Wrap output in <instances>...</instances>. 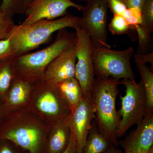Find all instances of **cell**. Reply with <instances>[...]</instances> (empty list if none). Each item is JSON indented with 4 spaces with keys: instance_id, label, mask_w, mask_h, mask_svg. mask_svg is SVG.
Listing matches in <instances>:
<instances>
[{
    "instance_id": "cell-1",
    "label": "cell",
    "mask_w": 153,
    "mask_h": 153,
    "mask_svg": "<svg viewBox=\"0 0 153 153\" xmlns=\"http://www.w3.org/2000/svg\"><path fill=\"white\" fill-rule=\"evenodd\" d=\"M49 127L26 108L6 115L0 123V139L9 140L30 153H46Z\"/></svg>"
},
{
    "instance_id": "cell-2",
    "label": "cell",
    "mask_w": 153,
    "mask_h": 153,
    "mask_svg": "<svg viewBox=\"0 0 153 153\" xmlns=\"http://www.w3.org/2000/svg\"><path fill=\"white\" fill-rule=\"evenodd\" d=\"M76 33L66 29L58 31L51 45L37 52L14 57L12 65L15 77L31 83L43 81L46 69L51 62L76 44Z\"/></svg>"
},
{
    "instance_id": "cell-3",
    "label": "cell",
    "mask_w": 153,
    "mask_h": 153,
    "mask_svg": "<svg viewBox=\"0 0 153 153\" xmlns=\"http://www.w3.org/2000/svg\"><path fill=\"white\" fill-rule=\"evenodd\" d=\"M79 17L67 14L55 20H41L28 25H14L8 38L14 57L29 53L47 43L56 31L70 27L78 29Z\"/></svg>"
},
{
    "instance_id": "cell-4",
    "label": "cell",
    "mask_w": 153,
    "mask_h": 153,
    "mask_svg": "<svg viewBox=\"0 0 153 153\" xmlns=\"http://www.w3.org/2000/svg\"><path fill=\"white\" fill-rule=\"evenodd\" d=\"M120 84V80L96 77L91 94L96 123L109 141L117 147L119 145L116 132L120 117L116 108V100Z\"/></svg>"
},
{
    "instance_id": "cell-5",
    "label": "cell",
    "mask_w": 153,
    "mask_h": 153,
    "mask_svg": "<svg viewBox=\"0 0 153 153\" xmlns=\"http://www.w3.org/2000/svg\"><path fill=\"white\" fill-rule=\"evenodd\" d=\"M27 108L49 127L67 119L71 114L70 108L57 86L44 80L33 85Z\"/></svg>"
},
{
    "instance_id": "cell-6",
    "label": "cell",
    "mask_w": 153,
    "mask_h": 153,
    "mask_svg": "<svg viewBox=\"0 0 153 153\" xmlns=\"http://www.w3.org/2000/svg\"><path fill=\"white\" fill-rule=\"evenodd\" d=\"M91 45L92 60L97 78L135 80L136 76L131 63L133 55V47H130L119 51L96 44L92 41Z\"/></svg>"
},
{
    "instance_id": "cell-7",
    "label": "cell",
    "mask_w": 153,
    "mask_h": 153,
    "mask_svg": "<svg viewBox=\"0 0 153 153\" xmlns=\"http://www.w3.org/2000/svg\"><path fill=\"white\" fill-rule=\"evenodd\" d=\"M121 84L126 87V94L120 96L121 106L119 111L120 120L116 132L117 139L122 137L133 126L140 123L147 111L146 97L142 81L137 83L135 80L123 79Z\"/></svg>"
},
{
    "instance_id": "cell-8",
    "label": "cell",
    "mask_w": 153,
    "mask_h": 153,
    "mask_svg": "<svg viewBox=\"0 0 153 153\" xmlns=\"http://www.w3.org/2000/svg\"><path fill=\"white\" fill-rule=\"evenodd\" d=\"M79 18L78 29L87 34L94 43L111 48L107 43L108 6L107 0H87Z\"/></svg>"
},
{
    "instance_id": "cell-9",
    "label": "cell",
    "mask_w": 153,
    "mask_h": 153,
    "mask_svg": "<svg viewBox=\"0 0 153 153\" xmlns=\"http://www.w3.org/2000/svg\"><path fill=\"white\" fill-rule=\"evenodd\" d=\"M76 41L75 55L76 58L75 77L79 82L83 97L91 96L95 74L92 58L91 38L82 30H75Z\"/></svg>"
},
{
    "instance_id": "cell-10",
    "label": "cell",
    "mask_w": 153,
    "mask_h": 153,
    "mask_svg": "<svg viewBox=\"0 0 153 153\" xmlns=\"http://www.w3.org/2000/svg\"><path fill=\"white\" fill-rule=\"evenodd\" d=\"M84 6L71 0H35L25 10L26 18L22 25H31L41 20H55L67 15L70 7L82 11Z\"/></svg>"
},
{
    "instance_id": "cell-11",
    "label": "cell",
    "mask_w": 153,
    "mask_h": 153,
    "mask_svg": "<svg viewBox=\"0 0 153 153\" xmlns=\"http://www.w3.org/2000/svg\"><path fill=\"white\" fill-rule=\"evenodd\" d=\"M94 118V107L91 95L83 97L79 105L68 119L71 132L76 140L77 153H82Z\"/></svg>"
},
{
    "instance_id": "cell-12",
    "label": "cell",
    "mask_w": 153,
    "mask_h": 153,
    "mask_svg": "<svg viewBox=\"0 0 153 153\" xmlns=\"http://www.w3.org/2000/svg\"><path fill=\"white\" fill-rule=\"evenodd\" d=\"M119 145L125 152L149 153L153 150V112L147 113L136 128L119 141Z\"/></svg>"
},
{
    "instance_id": "cell-13",
    "label": "cell",
    "mask_w": 153,
    "mask_h": 153,
    "mask_svg": "<svg viewBox=\"0 0 153 153\" xmlns=\"http://www.w3.org/2000/svg\"><path fill=\"white\" fill-rule=\"evenodd\" d=\"M75 44L53 60L46 69L44 80L56 86L59 82L75 77Z\"/></svg>"
},
{
    "instance_id": "cell-14",
    "label": "cell",
    "mask_w": 153,
    "mask_h": 153,
    "mask_svg": "<svg viewBox=\"0 0 153 153\" xmlns=\"http://www.w3.org/2000/svg\"><path fill=\"white\" fill-rule=\"evenodd\" d=\"M33 84L15 77L3 105L6 115L27 108Z\"/></svg>"
},
{
    "instance_id": "cell-15",
    "label": "cell",
    "mask_w": 153,
    "mask_h": 153,
    "mask_svg": "<svg viewBox=\"0 0 153 153\" xmlns=\"http://www.w3.org/2000/svg\"><path fill=\"white\" fill-rule=\"evenodd\" d=\"M68 119L58 122L49 127L46 153H61L67 148L71 136Z\"/></svg>"
},
{
    "instance_id": "cell-16",
    "label": "cell",
    "mask_w": 153,
    "mask_h": 153,
    "mask_svg": "<svg viewBox=\"0 0 153 153\" xmlns=\"http://www.w3.org/2000/svg\"><path fill=\"white\" fill-rule=\"evenodd\" d=\"M56 86L70 108L71 113L83 98L82 90L79 82L75 77H72L59 82Z\"/></svg>"
},
{
    "instance_id": "cell-17",
    "label": "cell",
    "mask_w": 153,
    "mask_h": 153,
    "mask_svg": "<svg viewBox=\"0 0 153 153\" xmlns=\"http://www.w3.org/2000/svg\"><path fill=\"white\" fill-rule=\"evenodd\" d=\"M112 145L100 131L94 119L82 153H101Z\"/></svg>"
},
{
    "instance_id": "cell-18",
    "label": "cell",
    "mask_w": 153,
    "mask_h": 153,
    "mask_svg": "<svg viewBox=\"0 0 153 153\" xmlns=\"http://www.w3.org/2000/svg\"><path fill=\"white\" fill-rule=\"evenodd\" d=\"M14 57L0 60V100L2 102L15 78L12 65Z\"/></svg>"
},
{
    "instance_id": "cell-19",
    "label": "cell",
    "mask_w": 153,
    "mask_h": 153,
    "mask_svg": "<svg viewBox=\"0 0 153 153\" xmlns=\"http://www.w3.org/2000/svg\"><path fill=\"white\" fill-rule=\"evenodd\" d=\"M134 59L137 68L139 72L146 97L147 113L153 112V73L146 64Z\"/></svg>"
},
{
    "instance_id": "cell-20",
    "label": "cell",
    "mask_w": 153,
    "mask_h": 153,
    "mask_svg": "<svg viewBox=\"0 0 153 153\" xmlns=\"http://www.w3.org/2000/svg\"><path fill=\"white\" fill-rule=\"evenodd\" d=\"M134 30L137 33L138 45L136 50V54L146 55L153 52L152 39L151 34L147 32L140 25H136Z\"/></svg>"
},
{
    "instance_id": "cell-21",
    "label": "cell",
    "mask_w": 153,
    "mask_h": 153,
    "mask_svg": "<svg viewBox=\"0 0 153 153\" xmlns=\"http://www.w3.org/2000/svg\"><path fill=\"white\" fill-rule=\"evenodd\" d=\"M0 11L7 16L13 18L17 14L25 12L23 0H2L0 5Z\"/></svg>"
},
{
    "instance_id": "cell-22",
    "label": "cell",
    "mask_w": 153,
    "mask_h": 153,
    "mask_svg": "<svg viewBox=\"0 0 153 153\" xmlns=\"http://www.w3.org/2000/svg\"><path fill=\"white\" fill-rule=\"evenodd\" d=\"M141 26L150 34L153 31V0H143L141 9Z\"/></svg>"
},
{
    "instance_id": "cell-23",
    "label": "cell",
    "mask_w": 153,
    "mask_h": 153,
    "mask_svg": "<svg viewBox=\"0 0 153 153\" xmlns=\"http://www.w3.org/2000/svg\"><path fill=\"white\" fill-rule=\"evenodd\" d=\"M108 29L113 35H122L127 34L132 30L128 23L122 15H114L110 23L108 25Z\"/></svg>"
},
{
    "instance_id": "cell-24",
    "label": "cell",
    "mask_w": 153,
    "mask_h": 153,
    "mask_svg": "<svg viewBox=\"0 0 153 153\" xmlns=\"http://www.w3.org/2000/svg\"><path fill=\"white\" fill-rule=\"evenodd\" d=\"M123 16L131 27L132 30H134V27L136 25H141L142 16L140 9L133 7L127 8Z\"/></svg>"
},
{
    "instance_id": "cell-25",
    "label": "cell",
    "mask_w": 153,
    "mask_h": 153,
    "mask_svg": "<svg viewBox=\"0 0 153 153\" xmlns=\"http://www.w3.org/2000/svg\"><path fill=\"white\" fill-rule=\"evenodd\" d=\"M14 25L13 18L7 16L0 11V41L8 38Z\"/></svg>"
},
{
    "instance_id": "cell-26",
    "label": "cell",
    "mask_w": 153,
    "mask_h": 153,
    "mask_svg": "<svg viewBox=\"0 0 153 153\" xmlns=\"http://www.w3.org/2000/svg\"><path fill=\"white\" fill-rule=\"evenodd\" d=\"M0 153H30L9 140L0 139Z\"/></svg>"
},
{
    "instance_id": "cell-27",
    "label": "cell",
    "mask_w": 153,
    "mask_h": 153,
    "mask_svg": "<svg viewBox=\"0 0 153 153\" xmlns=\"http://www.w3.org/2000/svg\"><path fill=\"white\" fill-rule=\"evenodd\" d=\"M107 2L108 9L113 15L123 16L127 9L123 0H107Z\"/></svg>"
},
{
    "instance_id": "cell-28",
    "label": "cell",
    "mask_w": 153,
    "mask_h": 153,
    "mask_svg": "<svg viewBox=\"0 0 153 153\" xmlns=\"http://www.w3.org/2000/svg\"><path fill=\"white\" fill-rule=\"evenodd\" d=\"M12 57L14 53L9 38L0 41V60Z\"/></svg>"
},
{
    "instance_id": "cell-29",
    "label": "cell",
    "mask_w": 153,
    "mask_h": 153,
    "mask_svg": "<svg viewBox=\"0 0 153 153\" xmlns=\"http://www.w3.org/2000/svg\"><path fill=\"white\" fill-rule=\"evenodd\" d=\"M134 59H137L142 63L146 64L149 63L153 68V52L146 55H140L136 54L134 55Z\"/></svg>"
},
{
    "instance_id": "cell-30",
    "label": "cell",
    "mask_w": 153,
    "mask_h": 153,
    "mask_svg": "<svg viewBox=\"0 0 153 153\" xmlns=\"http://www.w3.org/2000/svg\"><path fill=\"white\" fill-rule=\"evenodd\" d=\"M61 153H77V146L74 135L71 132V138L67 148Z\"/></svg>"
},
{
    "instance_id": "cell-31",
    "label": "cell",
    "mask_w": 153,
    "mask_h": 153,
    "mask_svg": "<svg viewBox=\"0 0 153 153\" xmlns=\"http://www.w3.org/2000/svg\"><path fill=\"white\" fill-rule=\"evenodd\" d=\"M123 1L127 8L133 7L141 10L143 0H124Z\"/></svg>"
},
{
    "instance_id": "cell-32",
    "label": "cell",
    "mask_w": 153,
    "mask_h": 153,
    "mask_svg": "<svg viewBox=\"0 0 153 153\" xmlns=\"http://www.w3.org/2000/svg\"><path fill=\"white\" fill-rule=\"evenodd\" d=\"M101 153H123V152L121 150L118 148L117 146L112 145Z\"/></svg>"
},
{
    "instance_id": "cell-33",
    "label": "cell",
    "mask_w": 153,
    "mask_h": 153,
    "mask_svg": "<svg viewBox=\"0 0 153 153\" xmlns=\"http://www.w3.org/2000/svg\"><path fill=\"white\" fill-rule=\"evenodd\" d=\"M6 115L3 107V102L0 100V123Z\"/></svg>"
},
{
    "instance_id": "cell-34",
    "label": "cell",
    "mask_w": 153,
    "mask_h": 153,
    "mask_svg": "<svg viewBox=\"0 0 153 153\" xmlns=\"http://www.w3.org/2000/svg\"><path fill=\"white\" fill-rule=\"evenodd\" d=\"M35 0H23L24 1V7H25V11L27 7L30 4L33 2Z\"/></svg>"
},
{
    "instance_id": "cell-35",
    "label": "cell",
    "mask_w": 153,
    "mask_h": 153,
    "mask_svg": "<svg viewBox=\"0 0 153 153\" xmlns=\"http://www.w3.org/2000/svg\"><path fill=\"white\" fill-rule=\"evenodd\" d=\"M125 153H134L129 152H125ZM149 153H153V150L151 151Z\"/></svg>"
},
{
    "instance_id": "cell-36",
    "label": "cell",
    "mask_w": 153,
    "mask_h": 153,
    "mask_svg": "<svg viewBox=\"0 0 153 153\" xmlns=\"http://www.w3.org/2000/svg\"><path fill=\"white\" fill-rule=\"evenodd\" d=\"M71 1H73V0H71ZM74 1H85V2H86V1H87V0H74Z\"/></svg>"
},
{
    "instance_id": "cell-37",
    "label": "cell",
    "mask_w": 153,
    "mask_h": 153,
    "mask_svg": "<svg viewBox=\"0 0 153 153\" xmlns=\"http://www.w3.org/2000/svg\"><path fill=\"white\" fill-rule=\"evenodd\" d=\"M123 1H124V0H123Z\"/></svg>"
}]
</instances>
